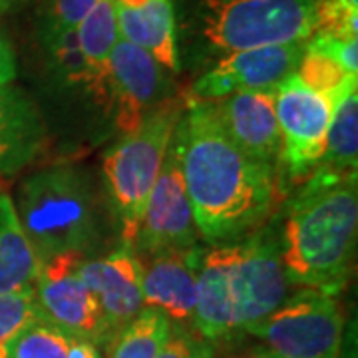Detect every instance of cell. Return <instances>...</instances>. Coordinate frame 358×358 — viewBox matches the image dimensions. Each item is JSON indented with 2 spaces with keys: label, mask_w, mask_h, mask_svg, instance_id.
Instances as JSON below:
<instances>
[{
  "label": "cell",
  "mask_w": 358,
  "mask_h": 358,
  "mask_svg": "<svg viewBox=\"0 0 358 358\" xmlns=\"http://www.w3.org/2000/svg\"><path fill=\"white\" fill-rule=\"evenodd\" d=\"M173 141L201 239L227 243L267 215L275 197V167L241 152L209 102L192 100L185 106Z\"/></svg>",
  "instance_id": "cell-1"
},
{
  "label": "cell",
  "mask_w": 358,
  "mask_h": 358,
  "mask_svg": "<svg viewBox=\"0 0 358 358\" xmlns=\"http://www.w3.org/2000/svg\"><path fill=\"white\" fill-rule=\"evenodd\" d=\"M358 227L357 173H310L285 221L282 267L291 282L334 296L350 275Z\"/></svg>",
  "instance_id": "cell-2"
},
{
  "label": "cell",
  "mask_w": 358,
  "mask_h": 358,
  "mask_svg": "<svg viewBox=\"0 0 358 358\" xmlns=\"http://www.w3.org/2000/svg\"><path fill=\"white\" fill-rule=\"evenodd\" d=\"M16 215L38 261L86 253L98 235V201L74 167H48L30 176L18 193Z\"/></svg>",
  "instance_id": "cell-3"
},
{
  "label": "cell",
  "mask_w": 358,
  "mask_h": 358,
  "mask_svg": "<svg viewBox=\"0 0 358 358\" xmlns=\"http://www.w3.org/2000/svg\"><path fill=\"white\" fill-rule=\"evenodd\" d=\"M178 100L152 108L136 131L128 134L103 159V176L122 219L124 249L134 251L148 197L162 171L167 150L183 115Z\"/></svg>",
  "instance_id": "cell-4"
},
{
  "label": "cell",
  "mask_w": 358,
  "mask_h": 358,
  "mask_svg": "<svg viewBox=\"0 0 358 358\" xmlns=\"http://www.w3.org/2000/svg\"><path fill=\"white\" fill-rule=\"evenodd\" d=\"M315 0H199L197 26L211 50H251L313 36Z\"/></svg>",
  "instance_id": "cell-5"
},
{
  "label": "cell",
  "mask_w": 358,
  "mask_h": 358,
  "mask_svg": "<svg viewBox=\"0 0 358 358\" xmlns=\"http://www.w3.org/2000/svg\"><path fill=\"white\" fill-rule=\"evenodd\" d=\"M247 333L259 336L275 358H338L343 315L334 296L307 289Z\"/></svg>",
  "instance_id": "cell-6"
},
{
  "label": "cell",
  "mask_w": 358,
  "mask_h": 358,
  "mask_svg": "<svg viewBox=\"0 0 358 358\" xmlns=\"http://www.w3.org/2000/svg\"><path fill=\"white\" fill-rule=\"evenodd\" d=\"M229 293L235 329L247 331L281 307L289 293L282 267L281 243L259 233L241 243H231Z\"/></svg>",
  "instance_id": "cell-7"
},
{
  "label": "cell",
  "mask_w": 358,
  "mask_h": 358,
  "mask_svg": "<svg viewBox=\"0 0 358 358\" xmlns=\"http://www.w3.org/2000/svg\"><path fill=\"white\" fill-rule=\"evenodd\" d=\"M333 110L329 98L307 88L296 74L275 90V112L281 131L279 162L291 181H303L320 164Z\"/></svg>",
  "instance_id": "cell-8"
},
{
  "label": "cell",
  "mask_w": 358,
  "mask_h": 358,
  "mask_svg": "<svg viewBox=\"0 0 358 358\" xmlns=\"http://www.w3.org/2000/svg\"><path fill=\"white\" fill-rule=\"evenodd\" d=\"M197 227L185 192L181 157L176 141L167 150L162 171L141 215L134 249L138 259L187 251L197 243Z\"/></svg>",
  "instance_id": "cell-9"
},
{
  "label": "cell",
  "mask_w": 358,
  "mask_h": 358,
  "mask_svg": "<svg viewBox=\"0 0 358 358\" xmlns=\"http://www.w3.org/2000/svg\"><path fill=\"white\" fill-rule=\"evenodd\" d=\"M84 253H60L40 263L34 294L42 319L66 333L84 336L94 345H106V324L100 303L78 275Z\"/></svg>",
  "instance_id": "cell-10"
},
{
  "label": "cell",
  "mask_w": 358,
  "mask_h": 358,
  "mask_svg": "<svg viewBox=\"0 0 358 358\" xmlns=\"http://www.w3.org/2000/svg\"><path fill=\"white\" fill-rule=\"evenodd\" d=\"M305 42L225 54L193 84V100H221L239 92H275L296 72Z\"/></svg>",
  "instance_id": "cell-11"
},
{
  "label": "cell",
  "mask_w": 358,
  "mask_h": 358,
  "mask_svg": "<svg viewBox=\"0 0 358 358\" xmlns=\"http://www.w3.org/2000/svg\"><path fill=\"white\" fill-rule=\"evenodd\" d=\"M164 66L140 46L120 38L108 60V100L115 106V124L126 136L136 131L154 106L164 84Z\"/></svg>",
  "instance_id": "cell-12"
},
{
  "label": "cell",
  "mask_w": 358,
  "mask_h": 358,
  "mask_svg": "<svg viewBox=\"0 0 358 358\" xmlns=\"http://www.w3.org/2000/svg\"><path fill=\"white\" fill-rule=\"evenodd\" d=\"M80 279L96 294L106 324V345L141 310V263L134 251L122 249L102 259H92L78 268Z\"/></svg>",
  "instance_id": "cell-13"
},
{
  "label": "cell",
  "mask_w": 358,
  "mask_h": 358,
  "mask_svg": "<svg viewBox=\"0 0 358 358\" xmlns=\"http://www.w3.org/2000/svg\"><path fill=\"white\" fill-rule=\"evenodd\" d=\"M209 106L221 128L241 152L275 167L281 152L275 92H239L221 100H209Z\"/></svg>",
  "instance_id": "cell-14"
},
{
  "label": "cell",
  "mask_w": 358,
  "mask_h": 358,
  "mask_svg": "<svg viewBox=\"0 0 358 358\" xmlns=\"http://www.w3.org/2000/svg\"><path fill=\"white\" fill-rule=\"evenodd\" d=\"M201 257V251L193 247L187 251L140 259L143 305L162 310L169 320H193Z\"/></svg>",
  "instance_id": "cell-15"
},
{
  "label": "cell",
  "mask_w": 358,
  "mask_h": 358,
  "mask_svg": "<svg viewBox=\"0 0 358 358\" xmlns=\"http://www.w3.org/2000/svg\"><path fill=\"white\" fill-rule=\"evenodd\" d=\"M229 243H225L201 257L193 324L207 341H219L237 331L229 293Z\"/></svg>",
  "instance_id": "cell-16"
},
{
  "label": "cell",
  "mask_w": 358,
  "mask_h": 358,
  "mask_svg": "<svg viewBox=\"0 0 358 358\" xmlns=\"http://www.w3.org/2000/svg\"><path fill=\"white\" fill-rule=\"evenodd\" d=\"M42 143V124L20 90L0 86V176H10L32 162Z\"/></svg>",
  "instance_id": "cell-17"
},
{
  "label": "cell",
  "mask_w": 358,
  "mask_h": 358,
  "mask_svg": "<svg viewBox=\"0 0 358 358\" xmlns=\"http://www.w3.org/2000/svg\"><path fill=\"white\" fill-rule=\"evenodd\" d=\"M117 24L122 38L154 56L155 62L169 70H178L173 0H148L138 8L117 4Z\"/></svg>",
  "instance_id": "cell-18"
},
{
  "label": "cell",
  "mask_w": 358,
  "mask_h": 358,
  "mask_svg": "<svg viewBox=\"0 0 358 358\" xmlns=\"http://www.w3.org/2000/svg\"><path fill=\"white\" fill-rule=\"evenodd\" d=\"M120 38L115 0H98L76 28L78 48L88 70V86L98 98L108 96V60Z\"/></svg>",
  "instance_id": "cell-19"
},
{
  "label": "cell",
  "mask_w": 358,
  "mask_h": 358,
  "mask_svg": "<svg viewBox=\"0 0 358 358\" xmlns=\"http://www.w3.org/2000/svg\"><path fill=\"white\" fill-rule=\"evenodd\" d=\"M40 261L16 215L10 195L0 192V294L34 287Z\"/></svg>",
  "instance_id": "cell-20"
},
{
  "label": "cell",
  "mask_w": 358,
  "mask_h": 358,
  "mask_svg": "<svg viewBox=\"0 0 358 358\" xmlns=\"http://www.w3.org/2000/svg\"><path fill=\"white\" fill-rule=\"evenodd\" d=\"M6 358H102L98 345L38 319L20 334Z\"/></svg>",
  "instance_id": "cell-21"
},
{
  "label": "cell",
  "mask_w": 358,
  "mask_h": 358,
  "mask_svg": "<svg viewBox=\"0 0 358 358\" xmlns=\"http://www.w3.org/2000/svg\"><path fill=\"white\" fill-rule=\"evenodd\" d=\"M358 164V94L348 92L334 106L327 150L319 169L331 173H357Z\"/></svg>",
  "instance_id": "cell-22"
},
{
  "label": "cell",
  "mask_w": 358,
  "mask_h": 358,
  "mask_svg": "<svg viewBox=\"0 0 358 358\" xmlns=\"http://www.w3.org/2000/svg\"><path fill=\"white\" fill-rule=\"evenodd\" d=\"M171 333V320L157 308L145 307L112 336L108 358H157Z\"/></svg>",
  "instance_id": "cell-23"
},
{
  "label": "cell",
  "mask_w": 358,
  "mask_h": 358,
  "mask_svg": "<svg viewBox=\"0 0 358 358\" xmlns=\"http://www.w3.org/2000/svg\"><path fill=\"white\" fill-rule=\"evenodd\" d=\"M299 80L317 94L329 98L333 108L345 98L348 92L357 90V74H348L341 64H336L333 58L320 54V52H303V58L294 72Z\"/></svg>",
  "instance_id": "cell-24"
},
{
  "label": "cell",
  "mask_w": 358,
  "mask_h": 358,
  "mask_svg": "<svg viewBox=\"0 0 358 358\" xmlns=\"http://www.w3.org/2000/svg\"><path fill=\"white\" fill-rule=\"evenodd\" d=\"M38 319H42V315L36 303L34 287L0 294V358L8 357L14 341Z\"/></svg>",
  "instance_id": "cell-25"
},
{
  "label": "cell",
  "mask_w": 358,
  "mask_h": 358,
  "mask_svg": "<svg viewBox=\"0 0 358 358\" xmlns=\"http://www.w3.org/2000/svg\"><path fill=\"white\" fill-rule=\"evenodd\" d=\"M358 6L346 0H315L313 34L341 40H357Z\"/></svg>",
  "instance_id": "cell-26"
},
{
  "label": "cell",
  "mask_w": 358,
  "mask_h": 358,
  "mask_svg": "<svg viewBox=\"0 0 358 358\" xmlns=\"http://www.w3.org/2000/svg\"><path fill=\"white\" fill-rule=\"evenodd\" d=\"M98 0H48V24L46 34L76 32L86 14Z\"/></svg>",
  "instance_id": "cell-27"
},
{
  "label": "cell",
  "mask_w": 358,
  "mask_h": 358,
  "mask_svg": "<svg viewBox=\"0 0 358 358\" xmlns=\"http://www.w3.org/2000/svg\"><path fill=\"white\" fill-rule=\"evenodd\" d=\"M307 50H315L333 58L336 64H341L348 74L358 72V42L357 40H341L331 36L313 34L308 42H305Z\"/></svg>",
  "instance_id": "cell-28"
},
{
  "label": "cell",
  "mask_w": 358,
  "mask_h": 358,
  "mask_svg": "<svg viewBox=\"0 0 358 358\" xmlns=\"http://www.w3.org/2000/svg\"><path fill=\"white\" fill-rule=\"evenodd\" d=\"M157 358H213L207 338L201 334L169 333Z\"/></svg>",
  "instance_id": "cell-29"
},
{
  "label": "cell",
  "mask_w": 358,
  "mask_h": 358,
  "mask_svg": "<svg viewBox=\"0 0 358 358\" xmlns=\"http://www.w3.org/2000/svg\"><path fill=\"white\" fill-rule=\"evenodd\" d=\"M14 78H16V58H14L13 46L0 32V86L10 84Z\"/></svg>",
  "instance_id": "cell-30"
},
{
  "label": "cell",
  "mask_w": 358,
  "mask_h": 358,
  "mask_svg": "<svg viewBox=\"0 0 358 358\" xmlns=\"http://www.w3.org/2000/svg\"><path fill=\"white\" fill-rule=\"evenodd\" d=\"M120 6H126V8H138V6H143L148 0H115Z\"/></svg>",
  "instance_id": "cell-31"
},
{
  "label": "cell",
  "mask_w": 358,
  "mask_h": 358,
  "mask_svg": "<svg viewBox=\"0 0 358 358\" xmlns=\"http://www.w3.org/2000/svg\"><path fill=\"white\" fill-rule=\"evenodd\" d=\"M14 2H16V0H0V14H4L6 10H10Z\"/></svg>",
  "instance_id": "cell-32"
},
{
  "label": "cell",
  "mask_w": 358,
  "mask_h": 358,
  "mask_svg": "<svg viewBox=\"0 0 358 358\" xmlns=\"http://www.w3.org/2000/svg\"><path fill=\"white\" fill-rule=\"evenodd\" d=\"M346 2H350V4H357L358 6V0H346Z\"/></svg>",
  "instance_id": "cell-33"
},
{
  "label": "cell",
  "mask_w": 358,
  "mask_h": 358,
  "mask_svg": "<svg viewBox=\"0 0 358 358\" xmlns=\"http://www.w3.org/2000/svg\"><path fill=\"white\" fill-rule=\"evenodd\" d=\"M257 358H267V357H257Z\"/></svg>",
  "instance_id": "cell-34"
}]
</instances>
